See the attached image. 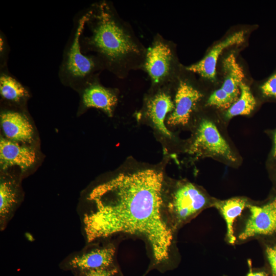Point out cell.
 I'll use <instances>...</instances> for the list:
<instances>
[{
	"mask_svg": "<svg viewBox=\"0 0 276 276\" xmlns=\"http://www.w3.org/2000/svg\"><path fill=\"white\" fill-rule=\"evenodd\" d=\"M175 81L160 86L150 87L144 100V116L161 133L167 137H171V133L166 127L165 121L174 108Z\"/></svg>",
	"mask_w": 276,
	"mask_h": 276,
	"instance_id": "8",
	"label": "cell"
},
{
	"mask_svg": "<svg viewBox=\"0 0 276 276\" xmlns=\"http://www.w3.org/2000/svg\"><path fill=\"white\" fill-rule=\"evenodd\" d=\"M209 204L206 195L195 185L187 181L178 182L167 203L171 225L177 227L187 222Z\"/></svg>",
	"mask_w": 276,
	"mask_h": 276,
	"instance_id": "5",
	"label": "cell"
},
{
	"mask_svg": "<svg viewBox=\"0 0 276 276\" xmlns=\"http://www.w3.org/2000/svg\"><path fill=\"white\" fill-rule=\"evenodd\" d=\"M273 156L276 158V132L274 136V150H273Z\"/></svg>",
	"mask_w": 276,
	"mask_h": 276,
	"instance_id": "25",
	"label": "cell"
},
{
	"mask_svg": "<svg viewBox=\"0 0 276 276\" xmlns=\"http://www.w3.org/2000/svg\"><path fill=\"white\" fill-rule=\"evenodd\" d=\"M223 70L224 77L222 84L210 96L206 104L228 109L239 97L240 85L244 74L234 54H230L224 59Z\"/></svg>",
	"mask_w": 276,
	"mask_h": 276,
	"instance_id": "10",
	"label": "cell"
},
{
	"mask_svg": "<svg viewBox=\"0 0 276 276\" xmlns=\"http://www.w3.org/2000/svg\"><path fill=\"white\" fill-rule=\"evenodd\" d=\"M225 219L227 227V237L230 244L236 241L233 224L235 219L248 204L246 200L241 198H233L224 200L216 201L213 203Z\"/></svg>",
	"mask_w": 276,
	"mask_h": 276,
	"instance_id": "18",
	"label": "cell"
},
{
	"mask_svg": "<svg viewBox=\"0 0 276 276\" xmlns=\"http://www.w3.org/2000/svg\"><path fill=\"white\" fill-rule=\"evenodd\" d=\"M0 95L5 101L16 104L30 97L28 89L11 74L8 68L0 70Z\"/></svg>",
	"mask_w": 276,
	"mask_h": 276,
	"instance_id": "17",
	"label": "cell"
},
{
	"mask_svg": "<svg viewBox=\"0 0 276 276\" xmlns=\"http://www.w3.org/2000/svg\"><path fill=\"white\" fill-rule=\"evenodd\" d=\"M36 161V153L31 148L21 146L14 142L1 137L0 164L1 169L17 166L22 171L30 168Z\"/></svg>",
	"mask_w": 276,
	"mask_h": 276,
	"instance_id": "14",
	"label": "cell"
},
{
	"mask_svg": "<svg viewBox=\"0 0 276 276\" xmlns=\"http://www.w3.org/2000/svg\"><path fill=\"white\" fill-rule=\"evenodd\" d=\"M250 216L239 235L240 240L276 233V198L262 206L248 205Z\"/></svg>",
	"mask_w": 276,
	"mask_h": 276,
	"instance_id": "12",
	"label": "cell"
},
{
	"mask_svg": "<svg viewBox=\"0 0 276 276\" xmlns=\"http://www.w3.org/2000/svg\"><path fill=\"white\" fill-rule=\"evenodd\" d=\"M74 276H122L117 265L108 267L86 270L73 273Z\"/></svg>",
	"mask_w": 276,
	"mask_h": 276,
	"instance_id": "20",
	"label": "cell"
},
{
	"mask_svg": "<svg viewBox=\"0 0 276 276\" xmlns=\"http://www.w3.org/2000/svg\"><path fill=\"white\" fill-rule=\"evenodd\" d=\"M116 248L112 243L91 242L81 250L68 255L59 264L64 271L76 272L117 265Z\"/></svg>",
	"mask_w": 276,
	"mask_h": 276,
	"instance_id": "6",
	"label": "cell"
},
{
	"mask_svg": "<svg viewBox=\"0 0 276 276\" xmlns=\"http://www.w3.org/2000/svg\"><path fill=\"white\" fill-rule=\"evenodd\" d=\"M18 186L12 180L1 178L0 182V230L4 231L21 203Z\"/></svg>",
	"mask_w": 276,
	"mask_h": 276,
	"instance_id": "16",
	"label": "cell"
},
{
	"mask_svg": "<svg viewBox=\"0 0 276 276\" xmlns=\"http://www.w3.org/2000/svg\"><path fill=\"white\" fill-rule=\"evenodd\" d=\"M188 152L196 157H215L234 162L236 157L215 124L207 119L199 123Z\"/></svg>",
	"mask_w": 276,
	"mask_h": 276,
	"instance_id": "7",
	"label": "cell"
},
{
	"mask_svg": "<svg viewBox=\"0 0 276 276\" xmlns=\"http://www.w3.org/2000/svg\"><path fill=\"white\" fill-rule=\"evenodd\" d=\"M142 70L147 74L151 87L174 82L181 70L174 43L160 34H155L147 48Z\"/></svg>",
	"mask_w": 276,
	"mask_h": 276,
	"instance_id": "4",
	"label": "cell"
},
{
	"mask_svg": "<svg viewBox=\"0 0 276 276\" xmlns=\"http://www.w3.org/2000/svg\"><path fill=\"white\" fill-rule=\"evenodd\" d=\"M260 90L264 97L276 99V71L262 84Z\"/></svg>",
	"mask_w": 276,
	"mask_h": 276,
	"instance_id": "21",
	"label": "cell"
},
{
	"mask_svg": "<svg viewBox=\"0 0 276 276\" xmlns=\"http://www.w3.org/2000/svg\"><path fill=\"white\" fill-rule=\"evenodd\" d=\"M79 44L83 53L96 57L120 79L143 67L147 48L110 1H97L85 9Z\"/></svg>",
	"mask_w": 276,
	"mask_h": 276,
	"instance_id": "2",
	"label": "cell"
},
{
	"mask_svg": "<svg viewBox=\"0 0 276 276\" xmlns=\"http://www.w3.org/2000/svg\"><path fill=\"white\" fill-rule=\"evenodd\" d=\"M266 255L272 276H276V244L267 246Z\"/></svg>",
	"mask_w": 276,
	"mask_h": 276,
	"instance_id": "23",
	"label": "cell"
},
{
	"mask_svg": "<svg viewBox=\"0 0 276 276\" xmlns=\"http://www.w3.org/2000/svg\"><path fill=\"white\" fill-rule=\"evenodd\" d=\"M240 95L228 109L226 117L228 119L239 115H248L256 106V100L249 87L243 82L240 85Z\"/></svg>",
	"mask_w": 276,
	"mask_h": 276,
	"instance_id": "19",
	"label": "cell"
},
{
	"mask_svg": "<svg viewBox=\"0 0 276 276\" xmlns=\"http://www.w3.org/2000/svg\"><path fill=\"white\" fill-rule=\"evenodd\" d=\"M85 18V9L74 18L73 28L63 50L58 71V77L62 84L76 90L105 70L96 57L84 54L81 50L79 37Z\"/></svg>",
	"mask_w": 276,
	"mask_h": 276,
	"instance_id": "3",
	"label": "cell"
},
{
	"mask_svg": "<svg viewBox=\"0 0 276 276\" xmlns=\"http://www.w3.org/2000/svg\"><path fill=\"white\" fill-rule=\"evenodd\" d=\"M247 276H267V274L264 271H260L257 272H250Z\"/></svg>",
	"mask_w": 276,
	"mask_h": 276,
	"instance_id": "24",
	"label": "cell"
},
{
	"mask_svg": "<svg viewBox=\"0 0 276 276\" xmlns=\"http://www.w3.org/2000/svg\"><path fill=\"white\" fill-rule=\"evenodd\" d=\"M100 75L89 79L77 91L80 95V104L83 110L96 108L112 117L118 101V91L107 87L100 82Z\"/></svg>",
	"mask_w": 276,
	"mask_h": 276,
	"instance_id": "11",
	"label": "cell"
},
{
	"mask_svg": "<svg viewBox=\"0 0 276 276\" xmlns=\"http://www.w3.org/2000/svg\"><path fill=\"white\" fill-rule=\"evenodd\" d=\"M180 72L175 82L174 108L167 118V124L171 126L187 124L203 97L201 91Z\"/></svg>",
	"mask_w": 276,
	"mask_h": 276,
	"instance_id": "9",
	"label": "cell"
},
{
	"mask_svg": "<svg viewBox=\"0 0 276 276\" xmlns=\"http://www.w3.org/2000/svg\"><path fill=\"white\" fill-rule=\"evenodd\" d=\"M88 199L91 206L78 212L87 243L120 233L140 236L152 252L147 272L170 267L173 234L162 214V171L148 168L120 173L96 187Z\"/></svg>",
	"mask_w": 276,
	"mask_h": 276,
	"instance_id": "1",
	"label": "cell"
},
{
	"mask_svg": "<svg viewBox=\"0 0 276 276\" xmlns=\"http://www.w3.org/2000/svg\"><path fill=\"white\" fill-rule=\"evenodd\" d=\"M1 125L7 139L14 142H30L33 129L26 117L21 113L4 111L1 113Z\"/></svg>",
	"mask_w": 276,
	"mask_h": 276,
	"instance_id": "15",
	"label": "cell"
},
{
	"mask_svg": "<svg viewBox=\"0 0 276 276\" xmlns=\"http://www.w3.org/2000/svg\"><path fill=\"white\" fill-rule=\"evenodd\" d=\"M244 39L243 31L236 32L215 45L201 60L185 68L193 73L199 75L204 79L214 80L216 77V65L219 55L226 48L240 44Z\"/></svg>",
	"mask_w": 276,
	"mask_h": 276,
	"instance_id": "13",
	"label": "cell"
},
{
	"mask_svg": "<svg viewBox=\"0 0 276 276\" xmlns=\"http://www.w3.org/2000/svg\"><path fill=\"white\" fill-rule=\"evenodd\" d=\"M10 52L6 36L4 33L0 32V70L7 68V61Z\"/></svg>",
	"mask_w": 276,
	"mask_h": 276,
	"instance_id": "22",
	"label": "cell"
}]
</instances>
